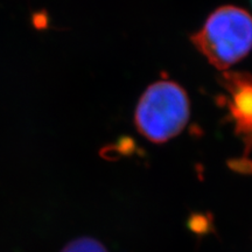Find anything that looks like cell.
<instances>
[{
  "instance_id": "6da1fadb",
  "label": "cell",
  "mask_w": 252,
  "mask_h": 252,
  "mask_svg": "<svg viewBox=\"0 0 252 252\" xmlns=\"http://www.w3.org/2000/svg\"><path fill=\"white\" fill-rule=\"evenodd\" d=\"M193 42L214 67L229 68L252 49V17L236 6L220 7L207 19Z\"/></svg>"
},
{
  "instance_id": "7a4b0ae2",
  "label": "cell",
  "mask_w": 252,
  "mask_h": 252,
  "mask_svg": "<svg viewBox=\"0 0 252 252\" xmlns=\"http://www.w3.org/2000/svg\"><path fill=\"white\" fill-rule=\"evenodd\" d=\"M189 119L185 90L169 81L147 88L135 110V124L144 137L154 143L172 139L184 130Z\"/></svg>"
},
{
  "instance_id": "3957f363",
  "label": "cell",
  "mask_w": 252,
  "mask_h": 252,
  "mask_svg": "<svg viewBox=\"0 0 252 252\" xmlns=\"http://www.w3.org/2000/svg\"><path fill=\"white\" fill-rule=\"evenodd\" d=\"M228 84L232 115L243 130L248 131V128H252V78L235 75Z\"/></svg>"
},
{
  "instance_id": "277c9868",
  "label": "cell",
  "mask_w": 252,
  "mask_h": 252,
  "mask_svg": "<svg viewBox=\"0 0 252 252\" xmlns=\"http://www.w3.org/2000/svg\"><path fill=\"white\" fill-rule=\"evenodd\" d=\"M61 252H108L96 239L81 237L69 243Z\"/></svg>"
}]
</instances>
